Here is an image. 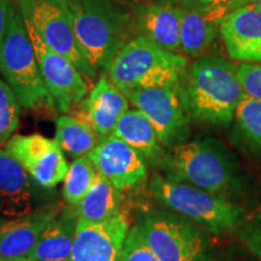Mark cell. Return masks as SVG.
<instances>
[{"label": "cell", "instance_id": "obj_1", "mask_svg": "<svg viewBox=\"0 0 261 261\" xmlns=\"http://www.w3.org/2000/svg\"><path fill=\"white\" fill-rule=\"evenodd\" d=\"M180 92L189 116L217 126L233 121L238 104L246 94L236 65L213 55H202L189 65Z\"/></svg>", "mask_w": 261, "mask_h": 261}, {"label": "cell", "instance_id": "obj_2", "mask_svg": "<svg viewBox=\"0 0 261 261\" xmlns=\"http://www.w3.org/2000/svg\"><path fill=\"white\" fill-rule=\"evenodd\" d=\"M158 166L165 178L223 197L243 190L240 165L219 139H196L173 145L163 152Z\"/></svg>", "mask_w": 261, "mask_h": 261}, {"label": "cell", "instance_id": "obj_3", "mask_svg": "<svg viewBox=\"0 0 261 261\" xmlns=\"http://www.w3.org/2000/svg\"><path fill=\"white\" fill-rule=\"evenodd\" d=\"M80 51L98 73L128 41L135 19L113 0H68Z\"/></svg>", "mask_w": 261, "mask_h": 261}, {"label": "cell", "instance_id": "obj_4", "mask_svg": "<svg viewBox=\"0 0 261 261\" xmlns=\"http://www.w3.org/2000/svg\"><path fill=\"white\" fill-rule=\"evenodd\" d=\"M188 68L180 54L162 50L137 35L123 45L106 68L107 76L122 92L156 86H179Z\"/></svg>", "mask_w": 261, "mask_h": 261}, {"label": "cell", "instance_id": "obj_5", "mask_svg": "<svg viewBox=\"0 0 261 261\" xmlns=\"http://www.w3.org/2000/svg\"><path fill=\"white\" fill-rule=\"evenodd\" d=\"M0 76L11 87L24 109L55 108L16 3L12 4L8 27L0 45Z\"/></svg>", "mask_w": 261, "mask_h": 261}, {"label": "cell", "instance_id": "obj_6", "mask_svg": "<svg viewBox=\"0 0 261 261\" xmlns=\"http://www.w3.org/2000/svg\"><path fill=\"white\" fill-rule=\"evenodd\" d=\"M149 189L166 208L184 215L211 233L220 234L234 230L243 220L242 207L194 185L156 174L150 180Z\"/></svg>", "mask_w": 261, "mask_h": 261}, {"label": "cell", "instance_id": "obj_7", "mask_svg": "<svg viewBox=\"0 0 261 261\" xmlns=\"http://www.w3.org/2000/svg\"><path fill=\"white\" fill-rule=\"evenodd\" d=\"M140 233L160 261H208L210 238L204 228L172 211L155 210L139 215Z\"/></svg>", "mask_w": 261, "mask_h": 261}, {"label": "cell", "instance_id": "obj_8", "mask_svg": "<svg viewBox=\"0 0 261 261\" xmlns=\"http://www.w3.org/2000/svg\"><path fill=\"white\" fill-rule=\"evenodd\" d=\"M24 23L38 33L51 50L70 61L86 80L97 73L81 54L68 0H16Z\"/></svg>", "mask_w": 261, "mask_h": 261}, {"label": "cell", "instance_id": "obj_9", "mask_svg": "<svg viewBox=\"0 0 261 261\" xmlns=\"http://www.w3.org/2000/svg\"><path fill=\"white\" fill-rule=\"evenodd\" d=\"M125 96L150 120L162 146L182 143L189 135L190 116L184 106L180 85L126 91Z\"/></svg>", "mask_w": 261, "mask_h": 261}, {"label": "cell", "instance_id": "obj_10", "mask_svg": "<svg viewBox=\"0 0 261 261\" xmlns=\"http://www.w3.org/2000/svg\"><path fill=\"white\" fill-rule=\"evenodd\" d=\"M25 28L55 108L60 113L70 112L89 94V83L70 61L51 50L34 29L27 24Z\"/></svg>", "mask_w": 261, "mask_h": 261}, {"label": "cell", "instance_id": "obj_11", "mask_svg": "<svg viewBox=\"0 0 261 261\" xmlns=\"http://www.w3.org/2000/svg\"><path fill=\"white\" fill-rule=\"evenodd\" d=\"M5 150L42 188L57 187L64 180L69 168L63 150L56 140L40 133L11 136L6 140Z\"/></svg>", "mask_w": 261, "mask_h": 261}, {"label": "cell", "instance_id": "obj_12", "mask_svg": "<svg viewBox=\"0 0 261 261\" xmlns=\"http://www.w3.org/2000/svg\"><path fill=\"white\" fill-rule=\"evenodd\" d=\"M89 156L98 174L121 192L133 190L148 177L146 160L114 133L100 137Z\"/></svg>", "mask_w": 261, "mask_h": 261}, {"label": "cell", "instance_id": "obj_13", "mask_svg": "<svg viewBox=\"0 0 261 261\" xmlns=\"http://www.w3.org/2000/svg\"><path fill=\"white\" fill-rule=\"evenodd\" d=\"M50 190L33 179L23 166L0 149V215L21 217L50 203Z\"/></svg>", "mask_w": 261, "mask_h": 261}, {"label": "cell", "instance_id": "obj_14", "mask_svg": "<svg viewBox=\"0 0 261 261\" xmlns=\"http://www.w3.org/2000/svg\"><path fill=\"white\" fill-rule=\"evenodd\" d=\"M128 231L125 213L100 223H77L69 261H120Z\"/></svg>", "mask_w": 261, "mask_h": 261}, {"label": "cell", "instance_id": "obj_15", "mask_svg": "<svg viewBox=\"0 0 261 261\" xmlns=\"http://www.w3.org/2000/svg\"><path fill=\"white\" fill-rule=\"evenodd\" d=\"M220 33L233 60L261 62V3L253 0L228 12Z\"/></svg>", "mask_w": 261, "mask_h": 261}, {"label": "cell", "instance_id": "obj_16", "mask_svg": "<svg viewBox=\"0 0 261 261\" xmlns=\"http://www.w3.org/2000/svg\"><path fill=\"white\" fill-rule=\"evenodd\" d=\"M62 210L47 203L21 217L0 215V256L3 259L28 256L44 228Z\"/></svg>", "mask_w": 261, "mask_h": 261}, {"label": "cell", "instance_id": "obj_17", "mask_svg": "<svg viewBox=\"0 0 261 261\" xmlns=\"http://www.w3.org/2000/svg\"><path fill=\"white\" fill-rule=\"evenodd\" d=\"M79 119L87 122L99 137L112 135L120 117L129 109V100L106 74L80 104Z\"/></svg>", "mask_w": 261, "mask_h": 261}, {"label": "cell", "instance_id": "obj_18", "mask_svg": "<svg viewBox=\"0 0 261 261\" xmlns=\"http://www.w3.org/2000/svg\"><path fill=\"white\" fill-rule=\"evenodd\" d=\"M180 15L178 6L150 2L137 8L133 19L140 37L162 50L179 54L181 51Z\"/></svg>", "mask_w": 261, "mask_h": 261}, {"label": "cell", "instance_id": "obj_19", "mask_svg": "<svg viewBox=\"0 0 261 261\" xmlns=\"http://www.w3.org/2000/svg\"><path fill=\"white\" fill-rule=\"evenodd\" d=\"M180 9V46L190 57H200L217 37L225 16L224 9Z\"/></svg>", "mask_w": 261, "mask_h": 261}, {"label": "cell", "instance_id": "obj_20", "mask_svg": "<svg viewBox=\"0 0 261 261\" xmlns=\"http://www.w3.org/2000/svg\"><path fill=\"white\" fill-rule=\"evenodd\" d=\"M77 218L74 207L62 208L44 228L27 257L37 261H69L76 233Z\"/></svg>", "mask_w": 261, "mask_h": 261}, {"label": "cell", "instance_id": "obj_21", "mask_svg": "<svg viewBox=\"0 0 261 261\" xmlns=\"http://www.w3.org/2000/svg\"><path fill=\"white\" fill-rule=\"evenodd\" d=\"M114 135L135 148L152 165H159L163 156V146L150 120L138 109L127 110L116 123Z\"/></svg>", "mask_w": 261, "mask_h": 261}, {"label": "cell", "instance_id": "obj_22", "mask_svg": "<svg viewBox=\"0 0 261 261\" xmlns=\"http://www.w3.org/2000/svg\"><path fill=\"white\" fill-rule=\"evenodd\" d=\"M123 194L97 173L92 187L74 207L77 223L94 224L122 213Z\"/></svg>", "mask_w": 261, "mask_h": 261}, {"label": "cell", "instance_id": "obj_23", "mask_svg": "<svg viewBox=\"0 0 261 261\" xmlns=\"http://www.w3.org/2000/svg\"><path fill=\"white\" fill-rule=\"evenodd\" d=\"M99 138L96 130L79 117L61 115L57 119L55 140L63 152L71 158L89 155L97 146Z\"/></svg>", "mask_w": 261, "mask_h": 261}, {"label": "cell", "instance_id": "obj_24", "mask_svg": "<svg viewBox=\"0 0 261 261\" xmlns=\"http://www.w3.org/2000/svg\"><path fill=\"white\" fill-rule=\"evenodd\" d=\"M233 121L237 142L248 151L261 154V100L244 94Z\"/></svg>", "mask_w": 261, "mask_h": 261}, {"label": "cell", "instance_id": "obj_25", "mask_svg": "<svg viewBox=\"0 0 261 261\" xmlns=\"http://www.w3.org/2000/svg\"><path fill=\"white\" fill-rule=\"evenodd\" d=\"M97 177V169L89 155L76 158L69 165L64 178L62 196L68 205L75 207L83 200Z\"/></svg>", "mask_w": 261, "mask_h": 261}, {"label": "cell", "instance_id": "obj_26", "mask_svg": "<svg viewBox=\"0 0 261 261\" xmlns=\"http://www.w3.org/2000/svg\"><path fill=\"white\" fill-rule=\"evenodd\" d=\"M21 108L14 91L0 76V146L18 128Z\"/></svg>", "mask_w": 261, "mask_h": 261}, {"label": "cell", "instance_id": "obj_27", "mask_svg": "<svg viewBox=\"0 0 261 261\" xmlns=\"http://www.w3.org/2000/svg\"><path fill=\"white\" fill-rule=\"evenodd\" d=\"M120 261H160L146 244L137 225L129 228Z\"/></svg>", "mask_w": 261, "mask_h": 261}, {"label": "cell", "instance_id": "obj_28", "mask_svg": "<svg viewBox=\"0 0 261 261\" xmlns=\"http://www.w3.org/2000/svg\"><path fill=\"white\" fill-rule=\"evenodd\" d=\"M237 76L247 96L261 100V65L241 63L236 65Z\"/></svg>", "mask_w": 261, "mask_h": 261}, {"label": "cell", "instance_id": "obj_29", "mask_svg": "<svg viewBox=\"0 0 261 261\" xmlns=\"http://www.w3.org/2000/svg\"><path fill=\"white\" fill-rule=\"evenodd\" d=\"M240 238L244 246L261 261V211L243 221Z\"/></svg>", "mask_w": 261, "mask_h": 261}, {"label": "cell", "instance_id": "obj_30", "mask_svg": "<svg viewBox=\"0 0 261 261\" xmlns=\"http://www.w3.org/2000/svg\"><path fill=\"white\" fill-rule=\"evenodd\" d=\"M156 3H168L178 8H204V9H224L228 12L240 8L253 0H152Z\"/></svg>", "mask_w": 261, "mask_h": 261}, {"label": "cell", "instance_id": "obj_31", "mask_svg": "<svg viewBox=\"0 0 261 261\" xmlns=\"http://www.w3.org/2000/svg\"><path fill=\"white\" fill-rule=\"evenodd\" d=\"M12 4H14V2H11V0H0V45H2L6 27H8Z\"/></svg>", "mask_w": 261, "mask_h": 261}, {"label": "cell", "instance_id": "obj_32", "mask_svg": "<svg viewBox=\"0 0 261 261\" xmlns=\"http://www.w3.org/2000/svg\"><path fill=\"white\" fill-rule=\"evenodd\" d=\"M208 261H237L234 260L233 257H230V256H220V257H213V255H212V257Z\"/></svg>", "mask_w": 261, "mask_h": 261}, {"label": "cell", "instance_id": "obj_33", "mask_svg": "<svg viewBox=\"0 0 261 261\" xmlns=\"http://www.w3.org/2000/svg\"><path fill=\"white\" fill-rule=\"evenodd\" d=\"M3 261H37V260L24 256V257H15V259H3Z\"/></svg>", "mask_w": 261, "mask_h": 261}, {"label": "cell", "instance_id": "obj_34", "mask_svg": "<svg viewBox=\"0 0 261 261\" xmlns=\"http://www.w3.org/2000/svg\"><path fill=\"white\" fill-rule=\"evenodd\" d=\"M0 261H3V257L2 256H0Z\"/></svg>", "mask_w": 261, "mask_h": 261}, {"label": "cell", "instance_id": "obj_35", "mask_svg": "<svg viewBox=\"0 0 261 261\" xmlns=\"http://www.w3.org/2000/svg\"><path fill=\"white\" fill-rule=\"evenodd\" d=\"M130 2H135V0H130Z\"/></svg>", "mask_w": 261, "mask_h": 261}]
</instances>
